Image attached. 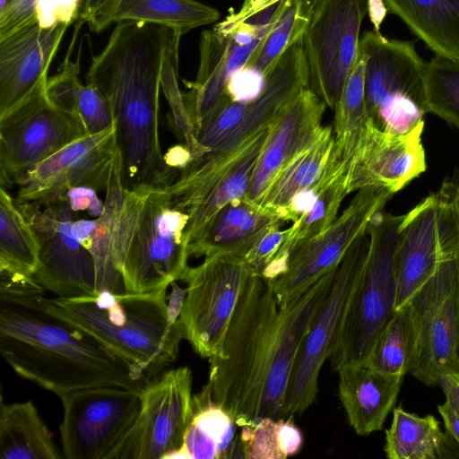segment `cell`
I'll return each mask as SVG.
<instances>
[{
	"label": "cell",
	"mask_w": 459,
	"mask_h": 459,
	"mask_svg": "<svg viewBox=\"0 0 459 459\" xmlns=\"http://www.w3.org/2000/svg\"><path fill=\"white\" fill-rule=\"evenodd\" d=\"M177 35L165 26L117 22L85 75L109 104L126 190L167 186L178 177L165 164L160 140L161 68Z\"/></svg>",
	"instance_id": "6da1fadb"
},
{
	"label": "cell",
	"mask_w": 459,
	"mask_h": 459,
	"mask_svg": "<svg viewBox=\"0 0 459 459\" xmlns=\"http://www.w3.org/2000/svg\"><path fill=\"white\" fill-rule=\"evenodd\" d=\"M34 279L0 276V353L13 370L58 397L94 386L141 391L151 379L97 339L48 311Z\"/></svg>",
	"instance_id": "7a4b0ae2"
},
{
	"label": "cell",
	"mask_w": 459,
	"mask_h": 459,
	"mask_svg": "<svg viewBox=\"0 0 459 459\" xmlns=\"http://www.w3.org/2000/svg\"><path fill=\"white\" fill-rule=\"evenodd\" d=\"M281 313L272 281L254 271L239 294L221 350L209 359L212 401L238 426H255L273 367Z\"/></svg>",
	"instance_id": "3957f363"
},
{
	"label": "cell",
	"mask_w": 459,
	"mask_h": 459,
	"mask_svg": "<svg viewBox=\"0 0 459 459\" xmlns=\"http://www.w3.org/2000/svg\"><path fill=\"white\" fill-rule=\"evenodd\" d=\"M39 294L50 313L92 335L149 377L174 362L185 339L179 319L170 317L167 290L48 298Z\"/></svg>",
	"instance_id": "277c9868"
},
{
	"label": "cell",
	"mask_w": 459,
	"mask_h": 459,
	"mask_svg": "<svg viewBox=\"0 0 459 459\" xmlns=\"http://www.w3.org/2000/svg\"><path fill=\"white\" fill-rule=\"evenodd\" d=\"M188 215L165 186L124 190L115 225V258L126 292L167 290L183 279L190 257Z\"/></svg>",
	"instance_id": "5b68a950"
},
{
	"label": "cell",
	"mask_w": 459,
	"mask_h": 459,
	"mask_svg": "<svg viewBox=\"0 0 459 459\" xmlns=\"http://www.w3.org/2000/svg\"><path fill=\"white\" fill-rule=\"evenodd\" d=\"M402 216L377 212L366 232L368 258L329 355L335 371L367 365L376 340L395 311V244Z\"/></svg>",
	"instance_id": "8992f818"
},
{
	"label": "cell",
	"mask_w": 459,
	"mask_h": 459,
	"mask_svg": "<svg viewBox=\"0 0 459 459\" xmlns=\"http://www.w3.org/2000/svg\"><path fill=\"white\" fill-rule=\"evenodd\" d=\"M359 51L364 58L365 100L374 126L407 134L424 124L426 62L414 43L366 31Z\"/></svg>",
	"instance_id": "52a82bcc"
},
{
	"label": "cell",
	"mask_w": 459,
	"mask_h": 459,
	"mask_svg": "<svg viewBox=\"0 0 459 459\" xmlns=\"http://www.w3.org/2000/svg\"><path fill=\"white\" fill-rule=\"evenodd\" d=\"M459 252V181L446 179L403 215L395 244V310Z\"/></svg>",
	"instance_id": "ba28073f"
},
{
	"label": "cell",
	"mask_w": 459,
	"mask_h": 459,
	"mask_svg": "<svg viewBox=\"0 0 459 459\" xmlns=\"http://www.w3.org/2000/svg\"><path fill=\"white\" fill-rule=\"evenodd\" d=\"M369 249L370 238L365 231L352 242L338 264L332 289L315 314L295 359L284 399L283 418L303 413L315 402L320 370L329 358L364 272Z\"/></svg>",
	"instance_id": "9c48e42d"
},
{
	"label": "cell",
	"mask_w": 459,
	"mask_h": 459,
	"mask_svg": "<svg viewBox=\"0 0 459 459\" xmlns=\"http://www.w3.org/2000/svg\"><path fill=\"white\" fill-rule=\"evenodd\" d=\"M271 128L230 151L206 153L165 186L175 204L189 217L186 230L189 244L223 206L246 198Z\"/></svg>",
	"instance_id": "30bf717a"
},
{
	"label": "cell",
	"mask_w": 459,
	"mask_h": 459,
	"mask_svg": "<svg viewBox=\"0 0 459 459\" xmlns=\"http://www.w3.org/2000/svg\"><path fill=\"white\" fill-rule=\"evenodd\" d=\"M308 79L301 35L266 75L260 96L251 101L229 103L197 130L198 143L211 154L239 146L279 121L297 95L308 87Z\"/></svg>",
	"instance_id": "8fae6325"
},
{
	"label": "cell",
	"mask_w": 459,
	"mask_h": 459,
	"mask_svg": "<svg viewBox=\"0 0 459 459\" xmlns=\"http://www.w3.org/2000/svg\"><path fill=\"white\" fill-rule=\"evenodd\" d=\"M254 268L229 255L204 257L187 269L179 321L195 352L210 359L219 353L239 294Z\"/></svg>",
	"instance_id": "7c38bea8"
},
{
	"label": "cell",
	"mask_w": 459,
	"mask_h": 459,
	"mask_svg": "<svg viewBox=\"0 0 459 459\" xmlns=\"http://www.w3.org/2000/svg\"><path fill=\"white\" fill-rule=\"evenodd\" d=\"M192 380L187 367L151 378L139 393L136 420L108 459L174 458L193 418Z\"/></svg>",
	"instance_id": "4fadbf2b"
},
{
	"label": "cell",
	"mask_w": 459,
	"mask_h": 459,
	"mask_svg": "<svg viewBox=\"0 0 459 459\" xmlns=\"http://www.w3.org/2000/svg\"><path fill=\"white\" fill-rule=\"evenodd\" d=\"M46 84L47 82L16 108L0 117L2 187L18 186L37 165L87 135L74 117L50 101Z\"/></svg>",
	"instance_id": "5bb4252c"
},
{
	"label": "cell",
	"mask_w": 459,
	"mask_h": 459,
	"mask_svg": "<svg viewBox=\"0 0 459 459\" xmlns=\"http://www.w3.org/2000/svg\"><path fill=\"white\" fill-rule=\"evenodd\" d=\"M140 391L94 386L59 396L63 457L108 459L134 425L141 408Z\"/></svg>",
	"instance_id": "9a60e30c"
},
{
	"label": "cell",
	"mask_w": 459,
	"mask_h": 459,
	"mask_svg": "<svg viewBox=\"0 0 459 459\" xmlns=\"http://www.w3.org/2000/svg\"><path fill=\"white\" fill-rule=\"evenodd\" d=\"M367 0H325L302 35L308 87L333 108L355 65Z\"/></svg>",
	"instance_id": "2e32d148"
},
{
	"label": "cell",
	"mask_w": 459,
	"mask_h": 459,
	"mask_svg": "<svg viewBox=\"0 0 459 459\" xmlns=\"http://www.w3.org/2000/svg\"><path fill=\"white\" fill-rule=\"evenodd\" d=\"M418 325V348L411 374L429 386L459 375L457 257L443 263L409 300Z\"/></svg>",
	"instance_id": "e0dca14e"
},
{
	"label": "cell",
	"mask_w": 459,
	"mask_h": 459,
	"mask_svg": "<svg viewBox=\"0 0 459 459\" xmlns=\"http://www.w3.org/2000/svg\"><path fill=\"white\" fill-rule=\"evenodd\" d=\"M39 242V267L34 281L57 298L98 293L91 254L72 234L77 219L65 200L17 204Z\"/></svg>",
	"instance_id": "ac0fdd59"
},
{
	"label": "cell",
	"mask_w": 459,
	"mask_h": 459,
	"mask_svg": "<svg viewBox=\"0 0 459 459\" xmlns=\"http://www.w3.org/2000/svg\"><path fill=\"white\" fill-rule=\"evenodd\" d=\"M394 195L379 186L360 188L341 216L320 235L296 246L287 269L272 281L280 307H284L310 285L338 266L352 242L371 218L382 211Z\"/></svg>",
	"instance_id": "d6986e66"
},
{
	"label": "cell",
	"mask_w": 459,
	"mask_h": 459,
	"mask_svg": "<svg viewBox=\"0 0 459 459\" xmlns=\"http://www.w3.org/2000/svg\"><path fill=\"white\" fill-rule=\"evenodd\" d=\"M120 163L115 126L84 135L28 172L18 184L15 203L56 202L73 186L106 191Z\"/></svg>",
	"instance_id": "ffe728a7"
},
{
	"label": "cell",
	"mask_w": 459,
	"mask_h": 459,
	"mask_svg": "<svg viewBox=\"0 0 459 459\" xmlns=\"http://www.w3.org/2000/svg\"><path fill=\"white\" fill-rule=\"evenodd\" d=\"M423 129L424 124L407 134H392L371 121L348 175V192L379 186L395 194L418 178L427 168Z\"/></svg>",
	"instance_id": "44dd1931"
},
{
	"label": "cell",
	"mask_w": 459,
	"mask_h": 459,
	"mask_svg": "<svg viewBox=\"0 0 459 459\" xmlns=\"http://www.w3.org/2000/svg\"><path fill=\"white\" fill-rule=\"evenodd\" d=\"M68 26L41 28L37 22L0 39V117L47 82Z\"/></svg>",
	"instance_id": "7402d4cb"
},
{
	"label": "cell",
	"mask_w": 459,
	"mask_h": 459,
	"mask_svg": "<svg viewBox=\"0 0 459 459\" xmlns=\"http://www.w3.org/2000/svg\"><path fill=\"white\" fill-rule=\"evenodd\" d=\"M261 41L238 46L229 34L215 28L202 32L197 75L195 82H185L187 91L183 92L197 130L231 102L226 91L227 82L233 73L246 65Z\"/></svg>",
	"instance_id": "603a6c76"
},
{
	"label": "cell",
	"mask_w": 459,
	"mask_h": 459,
	"mask_svg": "<svg viewBox=\"0 0 459 459\" xmlns=\"http://www.w3.org/2000/svg\"><path fill=\"white\" fill-rule=\"evenodd\" d=\"M325 103L309 88L303 89L271 128L256 163L246 199L257 204L275 177L322 129Z\"/></svg>",
	"instance_id": "cb8c5ba5"
},
{
	"label": "cell",
	"mask_w": 459,
	"mask_h": 459,
	"mask_svg": "<svg viewBox=\"0 0 459 459\" xmlns=\"http://www.w3.org/2000/svg\"><path fill=\"white\" fill-rule=\"evenodd\" d=\"M336 269L310 285L289 305L280 307L277 354L264 395L260 419L283 418L284 399L295 359L315 314L332 289Z\"/></svg>",
	"instance_id": "d4e9b609"
},
{
	"label": "cell",
	"mask_w": 459,
	"mask_h": 459,
	"mask_svg": "<svg viewBox=\"0 0 459 459\" xmlns=\"http://www.w3.org/2000/svg\"><path fill=\"white\" fill-rule=\"evenodd\" d=\"M281 221L247 199L223 206L188 246L190 256L229 255L243 258Z\"/></svg>",
	"instance_id": "484cf974"
},
{
	"label": "cell",
	"mask_w": 459,
	"mask_h": 459,
	"mask_svg": "<svg viewBox=\"0 0 459 459\" xmlns=\"http://www.w3.org/2000/svg\"><path fill=\"white\" fill-rule=\"evenodd\" d=\"M339 397L349 424L360 436L381 430L393 411L404 376L378 372L368 365L337 370Z\"/></svg>",
	"instance_id": "4316f807"
},
{
	"label": "cell",
	"mask_w": 459,
	"mask_h": 459,
	"mask_svg": "<svg viewBox=\"0 0 459 459\" xmlns=\"http://www.w3.org/2000/svg\"><path fill=\"white\" fill-rule=\"evenodd\" d=\"M125 188L121 181L119 165L106 193L104 212L93 220L76 219L72 224V234L93 256L97 290L115 293L126 292L123 278L115 258V225L118 205Z\"/></svg>",
	"instance_id": "83f0119b"
},
{
	"label": "cell",
	"mask_w": 459,
	"mask_h": 459,
	"mask_svg": "<svg viewBox=\"0 0 459 459\" xmlns=\"http://www.w3.org/2000/svg\"><path fill=\"white\" fill-rule=\"evenodd\" d=\"M364 72V58L359 52L341 98L333 108L334 142L327 165L342 173L346 179L371 123L365 100Z\"/></svg>",
	"instance_id": "f1b7e54d"
},
{
	"label": "cell",
	"mask_w": 459,
	"mask_h": 459,
	"mask_svg": "<svg viewBox=\"0 0 459 459\" xmlns=\"http://www.w3.org/2000/svg\"><path fill=\"white\" fill-rule=\"evenodd\" d=\"M436 55L459 60V0H384Z\"/></svg>",
	"instance_id": "f546056e"
},
{
	"label": "cell",
	"mask_w": 459,
	"mask_h": 459,
	"mask_svg": "<svg viewBox=\"0 0 459 459\" xmlns=\"http://www.w3.org/2000/svg\"><path fill=\"white\" fill-rule=\"evenodd\" d=\"M68 54L58 71L48 78L46 90L50 101L74 117L87 134H95L114 126L109 104L102 92L79 77L80 57L75 61Z\"/></svg>",
	"instance_id": "4dcf8cb0"
},
{
	"label": "cell",
	"mask_w": 459,
	"mask_h": 459,
	"mask_svg": "<svg viewBox=\"0 0 459 459\" xmlns=\"http://www.w3.org/2000/svg\"><path fill=\"white\" fill-rule=\"evenodd\" d=\"M334 142L333 127L323 126L315 140L293 157L275 177L257 205L281 221L291 199L321 177Z\"/></svg>",
	"instance_id": "1f68e13d"
},
{
	"label": "cell",
	"mask_w": 459,
	"mask_h": 459,
	"mask_svg": "<svg viewBox=\"0 0 459 459\" xmlns=\"http://www.w3.org/2000/svg\"><path fill=\"white\" fill-rule=\"evenodd\" d=\"M53 435L31 401L0 406L1 459H59Z\"/></svg>",
	"instance_id": "d6a6232c"
},
{
	"label": "cell",
	"mask_w": 459,
	"mask_h": 459,
	"mask_svg": "<svg viewBox=\"0 0 459 459\" xmlns=\"http://www.w3.org/2000/svg\"><path fill=\"white\" fill-rule=\"evenodd\" d=\"M39 242L15 200L0 188V276L13 281L33 279L39 267Z\"/></svg>",
	"instance_id": "836d02e7"
},
{
	"label": "cell",
	"mask_w": 459,
	"mask_h": 459,
	"mask_svg": "<svg viewBox=\"0 0 459 459\" xmlns=\"http://www.w3.org/2000/svg\"><path fill=\"white\" fill-rule=\"evenodd\" d=\"M220 13L195 0H119L105 20L104 29L124 21L165 26L182 36L216 22Z\"/></svg>",
	"instance_id": "e575fe53"
},
{
	"label": "cell",
	"mask_w": 459,
	"mask_h": 459,
	"mask_svg": "<svg viewBox=\"0 0 459 459\" xmlns=\"http://www.w3.org/2000/svg\"><path fill=\"white\" fill-rule=\"evenodd\" d=\"M446 434L433 415L420 417L402 407L393 409L385 430L384 450L389 459H437L445 457Z\"/></svg>",
	"instance_id": "d590c367"
},
{
	"label": "cell",
	"mask_w": 459,
	"mask_h": 459,
	"mask_svg": "<svg viewBox=\"0 0 459 459\" xmlns=\"http://www.w3.org/2000/svg\"><path fill=\"white\" fill-rule=\"evenodd\" d=\"M418 325L410 301L396 309L378 334L367 365L386 375L412 370L418 348Z\"/></svg>",
	"instance_id": "8d00e7d4"
},
{
	"label": "cell",
	"mask_w": 459,
	"mask_h": 459,
	"mask_svg": "<svg viewBox=\"0 0 459 459\" xmlns=\"http://www.w3.org/2000/svg\"><path fill=\"white\" fill-rule=\"evenodd\" d=\"M349 194L344 178H336L325 185L310 211L302 214L292 226L274 258L260 274L273 281L282 275L293 248L325 231L338 218L341 204Z\"/></svg>",
	"instance_id": "74e56055"
},
{
	"label": "cell",
	"mask_w": 459,
	"mask_h": 459,
	"mask_svg": "<svg viewBox=\"0 0 459 459\" xmlns=\"http://www.w3.org/2000/svg\"><path fill=\"white\" fill-rule=\"evenodd\" d=\"M181 37L177 35L166 51L161 68L160 87L169 106L170 126L176 136L188 147L195 161L208 151L197 141V129L192 122L183 91L178 85V49Z\"/></svg>",
	"instance_id": "f35d334b"
},
{
	"label": "cell",
	"mask_w": 459,
	"mask_h": 459,
	"mask_svg": "<svg viewBox=\"0 0 459 459\" xmlns=\"http://www.w3.org/2000/svg\"><path fill=\"white\" fill-rule=\"evenodd\" d=\"M425 98L428 113L459 130V60L436 55L426 64Z\"/></svg>",
	"instance_id": "ab89813d"
},
{
	"label": "cell",
	"mask_w": 459,
	"mask_h": 459,
	"mask_svg": "<svg viewBox=\"0 0 459 459\" xmlns=\"http://www.w3.org/2000/svg\"><path fill=\"white\" fill-rule=\"evenodd\" d=\"M307 22L297 0H290L246 65L258 69L266 77L282 53L303 35Z\"/></svg>",
	"instance_id": "60d3db41"
},
{
	"label": "cell",
	"mask_w": 459,
	"mask_h": 459,
	"mask_svg": "<svg viewBox=\"0 0 459 459\" xmlns=\"http://www.w3.org/2000/svg\"><path fill=\"white\" fill-rule=\"evenodd\" d=\"M193 418L190 422L200 434L218 447V459L229 458L235 441L236 422L212 399L210 385L193 396Z\"/></svg>",
	"instance_id": "b9f144b4"
},
{
	"label": "cell",
	"mask_w": 459,
	"mask_h": 459,
	"mask_svg": "<svg viewBox=\"0 0 459 459\" xmlns=\"http://www.w3.org/2000/svg\"><path fill=\"white\" fill-rule=\"evenodd\" d=\"M239 438L246 458L285 459L279 441L278 419L265 417L255 426H243Z\"/></svg>",
	"instance_id": "7bdbcfd3"
},
{
	"label": "cell",
	"mask_w": 459,
	"mask_h": 459,
	"mask_svg": "<svg viewBox=\"0 0 459 459\" xmlns=\"http://www.w3.org/2000/svg\"><path fill=\"white\" fill-rule=\"evenodd\" d=\"M265 81L266 77L261 71L246 65L229 78L227 94L234 102L254 100L263 92Z\"/></svg>",
	"instance_id": "ee69618b"
},
{
	"label": "cell",
	"mask_w": 459,
	"mask_h": 459,
	"mask_svg": "<svg viewBox=\"0 0 459 459\" xmlns=\"http://www.w3.org/2000/svg\"><path fill=\"white\" fill-rule=\"evenodd\" d=\"M38 0H7L0 8V39L34 23H37Z\"/></svg>",
	"instance_id": "f6af8a7d"
},
{
	"label": "cell",
	"mask_w": 459,
	"mask_h": 459,
	"mask_svg": "<svg viewBox=\"0 0 459 459\" xmlns=\"http://www.w3.org/2000/svg\"><path fill=\"white\" fill-rule=\"evenodd\" d=\"M83 0H38L36 17L41 28L70 25L77 17Z\"/></svg>",
	"instance_id": "bcb514c9"
},
{
	"label": "cell",
	"mask_w": 459,
	"mask_h": 459,
	"mask_svg": "<svg viewBox=\"0 0 459 459\" xmlns=\"http://www.w3.org/2000/svg\"><path fill=\"white\" fill-rule=\"evenodd\" d=\"M289 229L281 230L276 228L264 235L245 257L259 275L274 258L281 244L285 240Z\"/></svg>",
	"instance_id": "7dc6e473"
},
{
	"label": "cell",
	"mask_w": 459,
	"mask_h": 459,
	"mask_svg": "<svg viewBox=\"0 0 459 459\" xmlns=\"http://www.w3.org/2000/svg\"><path fill=\"white\" fill-rule=\"evenodd\" d=\"M97 192L88 186H73L64 193L59 201L65 200L74 212H85L90 216L97 218L105 210V202L100 199Z\"/></svg>",
	"instance_id": "c3c4849f"
},
{
	"label": "cell",
	"mask_w": 459,
	"mask_h": 459,
	"mask_svg": "<svg viewBox=\"0 0 459 459\" xmlns=\"http://www.w3.org/2000/svg\"><path fill=\"white\" fill-rule=\"evenodd\" d=\"M288 0H245L238 12L231 11L228 15L234 20L242 19L265 8H281ZM325 0H297L301 14L308 21L316 10Z\"/></svg>",
	"instance_id": "681fc988"
},
{
	"label": "cell",
	"mask_w": 459,
	"mask_h": 459,
	"mask_svg": "<svg viewBox=\"0 0 459 459\" xmlns=\"http://www.w3.org/2000/svg\"><path fill=\"white\" fill-rule=\"evenodd\" d=\"M119 0H83L80 21L86 22L93 32L104 30V22Z\"/></svg>",
	"instance_id": "f907efd6"
},
{
	"label": "cell",
	"mask_w": 459,
	"mask_h": 459,
	"mask_svg": "<svg viewBox=\"0 0 459 459\" xmlns=\"http://www.w3.org/2000/svg\"><path fill=\"white\" fill-rule=\"evenodd\" d=\"M280 447L284 458L297 454L303 443L300 430L292 417L278 419Z\"/></svg>",
	"instance_id": "816d5d0a"
},
{
	"label": "cell",
	"mask_w": 459,
	"mask_h": 459,
	"mask_svg": "<svg viewBox=\"0 0 459 459\" xmlns=\"http://www.w3.org/2000/svg\"><path fill=\"white\" fill-rule=\"evenodd\" d=\"M165 164L169 169L179 174L183 172L193 161L190 150L185 143H179L170 147L163 154Z\"/></svg>",
	"instance_id": "f5cc1de1"
},
{
	"label": "cell",
	"mask_w": 459,
	"mask_h": 459,
	"mask_svg": "<svg viewBox=\"0 0 459 459\" xmlns=\"http://www.w3.org/2000/svg\"><path fill=\"white\" fill-rule=\"evenodd\" d=\"M437 410L443 419L446 433L459 445V409L446 399L444 403L437 406Z\"/></svg>",
	"instance_id": "db71d44e"
},
{
	"label": "cell",
	"mask_w": 459,
	"mask_h": 459,
	"mask_svg": "<svg viewBox=\"0 0 459 459\" xmlns=\"http://www.w3.org/2000/svg\"><path fill=\"white\" fill-rule=\"evenodd\" d=\"M367 13L374 26V30L379 32L380 26L387 14L384 0H367Z\"/></svg>",
	"instance_id": "11a10c76"
},
{
	"label": "cell",
	"mask_w": 459,
	"mask_h": 459,
	"mask_svg": "<svg viewBox=\"0 0 459 459\" xmlns=\"http://www.w3.org/2000/svg\"><path fill=\"white\" fill-rule=\"evenodd\" d=\"M439 386L442 388L446 399L459 409V377L444 376L440 381Z\"/></svg>",
	"instance_id": "9f6ffc18"
},
{
	"label": "cell",
	"mask_w": 459,
	"mask_h": 459,
	"mask_svg": "<svg viewBox=\"0 0 459 459\" xmlns=\"http://www.w3.org/2000/svg\"><path fill=\"white\" fill-rule=\"evenodd\" d=\"M457 281H458V293H459V252L457 255ZM459 377V375H457Z\"/></svg>",
	"instance_id": "6f0895ef"
}]
</instances>
